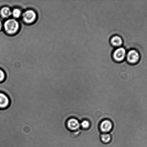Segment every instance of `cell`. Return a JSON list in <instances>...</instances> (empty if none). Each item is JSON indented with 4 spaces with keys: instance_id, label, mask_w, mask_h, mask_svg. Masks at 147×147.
<instances>
[{
    "instance_id": "6da1fadb",
    "label": "cell",
    "mask_w": 147,
    "mask_h": 147,
    "mask_svg": "<svg viewBox=\"0 0 147 147\" xmlns=\"http://www.w3.org/2000/svg\"><path fill=\"white\" fill-rule=\"evenodd\" d=\"M4 26V30L8 34H13L18 31L19 25L15 20L11 19L5 22Z\"/></svg>"
},
{
    "instance_id": "7a4b0ae2",
    "label": "cell",
    "mask_w": 147,
    "mask_h": 147,
    "mask_svg": "<svg viewBox=\"0 0 147 147\" xmlns=\"http://www.w3.org/2000/svg\"><path fill=\"white\" fill-rule=\"evenodd\" d=\"M128 62L131 64H136L140 59V55L137 50L133 49L129 50L126 55Z\"/></svg>"
},
{
    "instance_id": "3957f363",
    "label": "cell",
    "mask_w": 147,
    "mask_h": 147,
    "mask_svg": "<svg viewBox=\"0 0 147 147\" xmlns=\"http://www.w3.org/2000/svg\"><path fill=\"white\" fill-rule=\"evenodd\" d=\"M126 50L123 47H118L113 51L112 57L115 61L120 62L123 61L126 57Z\"/></svg>"
},
{
    "instance_id": "277c9868",
    "label": "cell",
    "mask_w": 147,
    "mask_h": 147,
    "mask_svg": "<svg viewBox=\"0 0 147 147\" xmlns=\"http://www.w3.org/2000/svg\"><path fill=\"white\" fill-rule=\"evenodd\" d=\"M66 126L71 131H76L80 128V125L79 121L75 118H70L66 121Z\"/></svg>"
},
{
    "instance_id": "5b68a950",
    "label": "cell",
    "mask_w": 147,
    "mask_h": 147,
    "mask_svg": "<svg viewBox=\"0 0 147 147\" xmlns=\"http://www.w3.org/2000/svg\"><path fill=\"white\" fill-rule=\"evenodd\" d=\"M113 125L111 121L105 119L101 122L99 125V130L102 133H108L112 130Z\"/></svg>"
},
{
    "instance_id": "8992f818",
    "label": "cell",
    "mask_w": 147,
    "mask_h": 147,
    "mask_svg": "<svg viewBox=\"0 0 147 147\" xmlns=\"http://www.w3.org/2000/svg\"><path fill=\"white\" fill-rule=\"evenodd\" d=\"M22 17L23 20L26 23L31 24L35 21L36 17V14L32 10H28L24 13Z\"/></svg>"
},
{
    "instance_id": "52a82bcc",
    "label": "cell",
    "mask_w": 147,
    "mask_h": 147,
    "mask_svg": "<svg viewBox=\"0 0 147 147\" xmlns=\"http://www.w3.org/2000/svg\"><path fill=\"white\" fill-rule=\"evenodd\" d=\"M10 99L5 94L0 92V109H5L9 106Z\"/></svg>"
},
{
    "instance_id": "ba28073f",
    "label": "cell",
    "mask_w": 147,
    "mask_h": 147,
    "mask_svg": "<svg viewBox=\"0 0 147 147\" xmlns=\"http://www.w3.org/2000/svg\"><path fill=\"white\" fill-rule=\"evenodd\" d=\"M110 42L113 47H120L123 44V40L120 36L114 35L111 38Z\"/></svg>"
},
{
    "instance_id": "9c48e42d",
    "label": "cell",
    "mask_w": 147,
    "mask_h": 147,
    "mask_svg": "<svg viewBox=\"0 0 147 147\" xmlns=\"http://www.w3.org/2000/svg\"><path fill=\"white\" fill-rule=\"evenodd\" d=\"M1 14L3 18H8L11 14V11L9 8L5 7L1 9Z\"/></svg>"
},
{
    "instance_id": "30bf717a",
    "label": "cell",
    "mask_w": 147,
    "mask_h": 147,
    "mask_svg": "<svg viewBox=\"0 0 147 147\" xmlns=\"http://www.w3.org/2000/svg\"><path fill=\"white\" fill-rule=\"evenodd\" d=\"M100 138L101 142L105 144L109 143L111 140V136L108 133H102Z\"/></svg>"
},
{
    "instance_id": "8fae6325",
    "label": "cell",
    "mask_w": 147,
    "mask_h": 147,
    "mask_svg": "<svg viewBox=\"0 0 147 147\" xmlns=\"http://www.w3.org/2000/svg\"><path fill=\"white\" fill-rule=\"evenodd\" d=\"M90 123L89 121L87 120H83L81 123H80V126L82 129H89L90 127Z\"/></svg>"
},
{
    "instance_id": "7c38bea8",
    "label": "cell",
    "mask_w": 147,
    "mask_h": 147,
    "mask_svg": "<svg viewBox=\"0 0 147 147\" xmlns=\"http://www.w3.org/2000/svg\"><path fill=\"white\" fill-rule=\"evenodd\" d=\"M21 11L19 9L17 8L14 9L11 11V14L14 18H18L21 16Z\"/></svg>"
},
{
    "instance_id": "4fadbf2b",
    "label": "cell",
    "mask_w": 147,
    "mask_h": 147,
    "mask_svg": "<svg viewBox=\"0 0 147 147\" xmlns=\"http://www.w3.org/2000/svg\"><path fill=\"white\" fill-rule=\"evenodd\" d=\"M5 78V74L2 70L0 69V83L3 82Z\"/></svg>"
},
{
    "instance_id": "5bb4252c",
    "label": "cell",
    "mask_w": 147,
    "mask_h": 147,
    "mask_svg": "<svg viewBox=\"0 0 147 147\" xmlns=\"http://www.w3.org/2000/svg\"><path fill=\"white\" fill-rule=\"evenodd\" d=\"M3 25L2 23L0 21V30H1V29Z\"/></svg>"
}]
</instances>
